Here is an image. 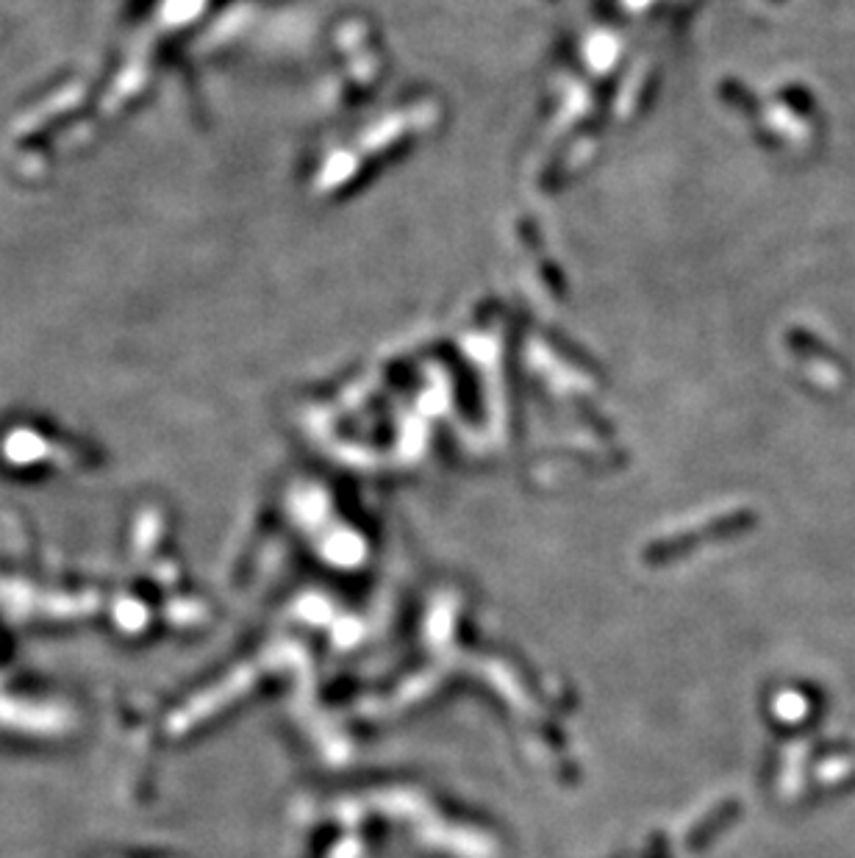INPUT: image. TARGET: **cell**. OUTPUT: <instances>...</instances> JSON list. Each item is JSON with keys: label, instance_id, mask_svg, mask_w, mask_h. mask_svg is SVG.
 <instances>
[{"label": "cell", "instance_id": "6da1fadb", "mask_svg": "<svg viewBox=\"0 0 855 858\" xmlns=\"http://www.w3.org/2000/svg\"><path fill=\"white\" fill-rule=\"evenodd\" d=\"M787 342L794 354L803 356V359L822 361V364H839L837 350L830 345H825V342L819 340V336H814L808 329H792L787 334Z\"/></svg>", "mask_w": 855, "mask_h": 858}, {"label": "cell", "instance_id": "7a4b0ae2", "mask_svg": "<svg viewBox=\"0 0 855 858\" xmlns=\"http://www.w3.org/2000/svg\"><path fill=\"white\" fill-rule=\"evenodd\" d=\"M780 101H787L789 106H792V112H797V114H812L814 112L812 92H808L805 87H797V84H792V87L783 89V92H780Z\"/></svg>", "mask_w": 855, "mask_h": 858}, {"label": "cell", "instance_id": "3957f363", "mask_svg": "<svg viewBox=\"0 0 855 858\" xmlns=\"http://www.w3.org/2000/svg\"><path fill=\"white\" fill-rule=\"evenodd\" d=\"M773 3H778V0H773Z\"/></svg>", "mask_w": 855, "mask_h": 858}]
</instances>
